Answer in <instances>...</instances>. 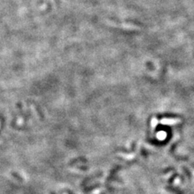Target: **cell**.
Returning a JSON list of instances; mask_svg holds the SVG:
<instances>
[]
</instances>
